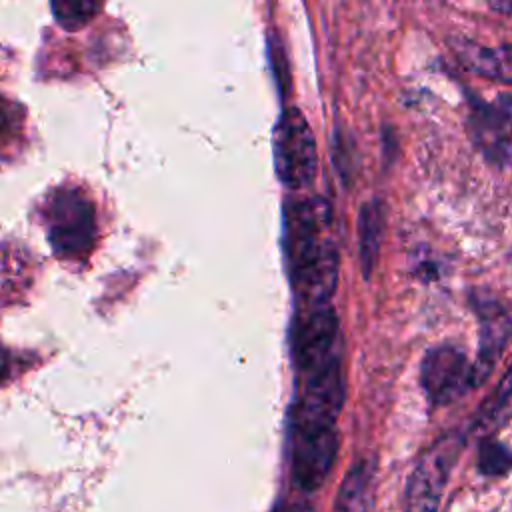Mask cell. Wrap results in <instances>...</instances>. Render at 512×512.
I'll return each mask as SVG.
<instances>
[{
    "mask_svg": "<svg viewBox=\"0 0 512 512\" xmlns=\"http://www.w3.org/2000/svg\"><path fill=\"white\" fill-rule=\"evenodd\" d=\"M268 54H270V64H272V74L276 78V88L280 94H286V88L290 84V74L286 70V54L282 50V44L278 42L276 36H270L268 42Z\"/></svg>",
    "mask_w": 512,
    "mask_h": 512,
    "instance_id": "15",
    "label": "cell"
},
{
    "mask_svg": "<svg viewBox=\"0 0 512 512\" xmlns=\"http://www.w3.org/2000/svg\"><path fill=\"white\" fill-rule=\"evenodd\" d=\"M510 400H512V366L506 370V374L502 376L498 386L492 390V394L482 402L474 420L476 428H482V430L494 428L496 422L502 420L504 408L510 404Z\"/></svg>",
    "mask_w": 512,
    "mask_h": 512,
    "instance_id": "13",
    "label": "cell"
},
{
    "mask_svg": "<svg viewBox=\"0 0 512 512\" xmlns=\"http://www.w3.org/2000/svg\"><path fill=\"white\" fill-rule=\"evenodd\" d=\"M476 466L484 476H504L512 470V450L496 438H482Z\"/></svg>",
    "mask_w": 512,
    "mask_h": 512,
    "instance_id": "14",
    "label": "cell"
},
{
    "mask_svg": "<svg viewBox=\"0 0 512 512\" xmlns=\"http://www.w3.org/2000/svg\"><path fill=\"white\" fill-rule=\"evenodd\" d=\"M46 236L60 260H84L96 242V210L78 188L54 190L44 206Z\"/></svg>",
    "mask_w": 512,
    "mask_h": 512,
    "instance_id": "3",
    "label": "cell"
},
{
    "mask_svg": "<svg viewBox=\"0 0 512 512\" xmlns=\"http://www.w3.org/2000/svg\"><path fill=\"white\" fill-rule=\"evenodd\" d=\"M272 512H314L308 502H278Z\"/></svg>",
    "mask_w": 512,
    "mask_h": 512,
    "instance_id": "16",
    "label": "cell"
},
{
    "mask_svg": "<svg viewBox=\"0 0 512 512\" xmlns=\"http://www.w3.org/2000/svg\"><path fill=\"white\" fill-rule=\"evenodd\" d=\"M332 512H376V458H358L348 468Z\"/></svg>",
    "mask_w": 512,
    "mask_h": 512,
    "instance_id": "9",
    "label": "cell"
},
{
    "mask_svg": "<svg viewBox=\"0 0 512 512\" xmlns=\"http://www.w3.org/2000/svg\"><path fill=\"white\" fill-rule=\"evenodd\" d=\"M420 386L430 406L460 400L472 386V364L454 344L430 348L420 362Z\"/></svg>",
    "mask_w": 512,
    "mask_h": 512,
    "instance_id": "7",
    "label": "cell"
},
{
    "mask_svg": "<svg viewBox=\"0 0 512 512\" xmlns=\"http://www.w3.org/2000/svg\"><path fill=\"white\" fill-rule=\"evenodd\" d=\"M454 52L458 54L460 62L474 74L512 84V44L486 48L474 42H458Z\"/></svg>",
    "mask_w": 512,
    "mask_h": 512,
    "instance_id": "10",
    "label": "cell"
},
{
    "mask_svg": "<svg viewBox=\"0 0 512 512\" xmlns=\"http://www.w3.org/2000/svg\"><path fill=\"white\" fill-rule=\"evenodd\" d=\"M338 352V316L334 306H296L290 322V356L296 374L320 366Z\"/></svg>",
    "mask_w": 512,
    "mask_h": 512,
    "instance_id": "5",
    "label": "cell"
},
{
    "mask_svg": "<svg viewBox=\"0 0 512 512\" xmlns=\"http://www.w3.org/2000/svg\"><path fill=\"white\" fill-rule=\"evenodd\" d=\"M298 390L288 416V460L292 482L318 490L330 476L338 454V416L344 402L342 356L296 374Z\"/></svg>",
    "mask_w": 512,
    "mask_h": 512,
    "instance_id": "1",
    "label": "cell"
},
{
    "mask_svg": "<svg viewBox=\"0 0 512 512\" xmlns=\"http://www.w3.org/2000/svg\"><path fill=\"white\" fill-rule=\"evenodd\" d=\"M272 156L276 176L288 190H304L314 182L318 172L316 138L296 106L284 108L276 120Z\"/></svg>",
    "mask_w": 512,
    "mask_h": 512,
    "instance_id": "4",
    "label": "cell"
},
{
    "mask_svg": "<svg viewBox=\"0 0 512 512\" xmlns=\"http://www.w3.org/2000/svg\"><path fill=\"white\" fill-rule=\"evenodd\" d=\"M358 256L362 276L368 280L378 262L380 244L384 236V208L380 200H368L358 214Z\"/></svg>",
    "mask_w": 512,
    "mask_h": 512,
    "instance_id": "11",
    "label": "cell"
},
{
    "mask_svg": "<svg viewBox=\"0 0 512 512\" xmlns=\"http://www.w3.org/2000/svg\"><path fill=\"white\" fill-rule=\"evenodd\" d=\"M284 256L296 306L332 304L338 284V248L328 234L330 210L320 198L284 204Z\"/></svg>",
    "mask_w": 512,
    "mask_h": 512,
    "instance_id": "2",
    "label": "cell"
},
{
    "mask_svg": "<svg viewBox=\"0 0 512 512\" xmlns=\"http://www.w3.org/2000/svg\"><path fill=\"white\" fill-rule=\"evenodd\" d=\"M478 324H480V346L476 360L472 362V386H482L494 372L506 346L512 340V316L496 300H474Z\"/></svg>",
    "mask_w": 512,
    "mask_h": 512,
    "instance_id": "8",
    "label": "cell"
},
{
    "mask_svg": "<svg viewBox=\"0 0 512 512\" xmlns=\"http://www.w3.org/2000/svg\"><path fill=\"white\" fill-rule=\"evenodd\" d=\"M104 6V0H50L56 24L68 32L92 22Z\"/></svg>",
    "mask_w": 512,
    "mask_h": 512,
    "instance_id": "12",
    "label": "cell"
},
{
    "mask_svg": "<svg viewBox=\"0 0 512 512\" xmlns=\"http://www.w3.org/2000/svg\"><path fill=\"white\" fill-rule=\"evenodd\" d=\"M488 4H490L496 12H502V14L512 12V0H488Z\"/></svg>",
    "mask_w": 512,
    "mask_h": 512,
    "instance_id": "17",
    "label": "cell"
},
{
    "mask_svg": "<svg viewBox=\"0 0 512 512\" xmlns=\"http://www.w3.org/2000/svg\"><path fill=\"white\" fill-rule=\"evenodd\" d=\"M460 446L462 438L448 436L438 440L418 458L406 484L404 512H438Z\"/></svg>",
    "mask_w": 512,
    "mask_h": 512,
    "instance_id": "6",
    "label": "cell"
}]
</instances>
